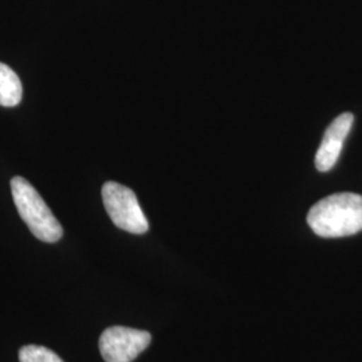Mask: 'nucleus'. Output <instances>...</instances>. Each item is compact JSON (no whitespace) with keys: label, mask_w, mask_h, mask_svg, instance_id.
<instances>
[{"label":"nucleus","mask_w":362,"mask_h":362,"mask_svg":"<svg viewBox=\"0 0 362 362\" xmlns=\"http://www.w3.org/2000/svg\"><path fill=\"white\" fill-rule=\"evenodd\" d=\"M308 223L321 238H344L362 231L361 194L342 192L320 200L309 211Z\"/></svg>","instance_id":"obj_1"},{"label":"nucleus","mask_w":362,"mask_h":362,"mask_svg":"<svg viewBox=\"0 0 362 362\" xmlns=\"http://www.w3.org/2000/svg\"><path fill=\"white\" fill-rule=\"evenodd\" d=\"M11 192L21 218L35 238L46 243H55L62 238V226L52 215V209L47 207L38 191L25 177H13Z\"/></svg>","instance_id":"obj_2"},{"label":"nucleus","mask_w":362,"mask_h":362,"mask_svg":"<svg viewBox=\"0 0 362 362\" xmlns=\"http://www.w3.org/2000/svg\"><path fill=\"white\" fill-rule=\"evenodd\" d=\"M105 209L118 228L130 233H145L149 228L136 194L125 185L107 181L103 187Z\"/></svg>","instance_id":"obj_3"},{"label":"nucleus","mask_w":362,"mask_h":362,"mask_svg":"<svg viewBox=\"0 0 362 362\" xmlns=\"http://www.w3.org/2000/svg\"><path fill=\"white\" fill-rule=\"evenodd\" d=\"M151 339L145 330L113 326L100 337V351L106 362H132L149 346Z\"/></svg>","instance_id":"obj_4"},{"label":"nucleus","mask_w":362,"mask_h":362,"mask_svg":"<svg viewBox=\"0 0 362 362\" xmlns=\"http://www.w3.org/2000/svg\"><path fill=\"white\" fill-rule=\"evenodd\" d=\"M354 116L351 113H342L329 125L315 155V167L320 172H327L336 165L341 155L344 143L349 134Z\"/></svg>","instance_id":"obj_5"},{"label":"nucleus","mask_w":362,"mask_h":362,"mask_svg":"<svg viewBox=\"0 0 362 362\" xmlns=\"http://www.w3.org/2000/svg\"><path fill=\"white\" fill-rule=\"evenodd\" d=\"M23 86L21 78L10 66L0 62V106L11 107L22 101Z\"/></svg>","instance_id":"obj_6"},{"label":"nucleus","mask_w":362,"mask_h":362,"mask_svg":"<svg viewBox=\"0 0 362 362\" xmlns=\"http://www.w3.org/2000/svg\"><path fill=\"white\" fill-rule=\"evenodd\" d=\"M21 362H64L52 350L38 345H27L19 350Z\"/></svg>","instance_id":"obj_7"}]
</instances>
